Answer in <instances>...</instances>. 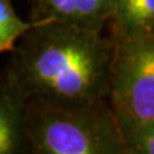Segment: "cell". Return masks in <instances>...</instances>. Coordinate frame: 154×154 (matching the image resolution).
Listing matches in <instances>:
<instances>
[{
	"label": "cell",
	"instance_id": "8992f818",
	"mask_svg": "<svg viewBox=\"0 0 154 154\" xmlns=\"http://www.w3.org/2000/svg\"><path fill=\"white\" fill-rule=\"evenodd\" d=\"M110 32L154 30V0H113Z\"/></svg>",
	"mask_w": 154,
	"mask_h": 154
},
{
	"label": "cell",
	"instance_id": "6da1fadb",
	"mask_svg": "<svg viewBox=\"0 0 154 154\" xmlns=\"http://www.w3.org/2000/svg\"><path fill=\"white\" fill-rule=\"evenodd\" d=\"M110 36L63 22L33 23L18 38L4 68L28 99L73 104L108 99Z\"/></svg>",
	"mask_w": 154,
	"mask_h": 154
},
{
	"label": "cell",
	"instance_id": "277c9868",
	"mask_svg": "<svg viewBox=\"0 0 154 154\" xmlns=\"http://www.w3.org/2000/svg\"><path fill=\"white\" fill-rule=\"evenodd\" d=\"M30 22H63L103 31L108 26L113 0H28Z\"/></svg>",
	"mask_w": 154,
	"mask_h": 154
},
{
	"label": "cell",
	"instance_id": "3957f363",
	"mask_svg": "<svg viewBox=\"0 0 154 154\" xmlns=\"http://www.w3.org/2000/svg\"><path fill=\"white\" fill-rule=\"evenodd\" d=\"M109 36L113 54L108 102L126 144L132 134L154 125V30Z\"/></svg>",
	"mask_w": 154,
	"mask_h": 154
},
{
	"label": "cell",
	"instance_id": "5b68a950",
	"mask_svg": "<svg viewBox=\"0 0 154 154\" xmlns=\"http://www.w3.org/2000/svg\"><path fill=\"white\" fill-rule=\"evenodd\" d=\"M27 153V99L0 71V154Z\"/></svg>",
	"mask_w": 154,
	"mask_h": 154
},
{
	"label": "cell",
	"instance_id": "52a82bcc",
	"mask_svg": "<svg viewBox=\"0 0 154 154\" xmlns=\"http://www.w3.org/2000/svg\"><path fill=\"white\" fill-rule=\"evenodd\" d=\"M32 22L19 18L11 0H0V54L13 49L18 38L32 27Z\"/></svg>",
	"mask_w": 154,
	"mask_h": 154
},
{
	"label": "cell",
	"instance_id": "7a4b0ae2",
	"mask_svg": "<svg viewBox=\"0 0 154 154\" xmlns=\"http://www.w3.org/2000/svg\"><path fill=\"white\" fill-rule=\"evenodd\" d=\"M33 154H130L108 99L57 104L27 100Z\"/></svg>",
	"mask_w": 154,
	"mask_h": 154
}]
</instances>
